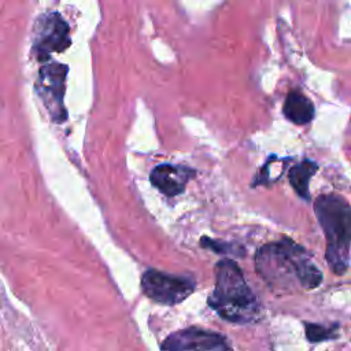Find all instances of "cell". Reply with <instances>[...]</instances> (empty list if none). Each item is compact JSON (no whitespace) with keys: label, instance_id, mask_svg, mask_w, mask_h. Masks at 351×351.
Here are the masks:
<instances>
[{"label":"cell","instance_id":"obj_12","mask_svg":"<svg viewBox=\"0 0 351 351\" xmlns=\"http://www.w3.org/2000/svg\"><path fill=\"white\" fill-rule=\"evenodd\" d=\"M306 336L311 343L317 341H325L330 339H336L339 336L337 333V325L325 326L318 324H306Z\"/></svg>","mask_w":351,"mask_h":351},{"label":"cell","instance_id":"obj_2","mask_svg":"<svg viewBox=\"0 0 351 351\" xmlns=\"http://www.w3.org/2000/svg\"><path fill=\"white\" fill-rule=\"evenodd\" d=\"M207 303L219 317L233 324H252L262 315L259 300L237 263L229 258L215 265V287Z\"/></svg>","mask_w":351,"mask_h":351},{"label":"cell","instance_id":"obj_1","mask_svg":"<svg viewBox=\"0 0 351 351\" xmlns=\"http://www.w3.org/2000/svg\"><path fill=\"white\" fill-rule=\"evenodd\" d=\"M255 269L274 289H313L322 282V273L310 254L289 237L262 245L255 255Z\"/></svg>","mask_w":351,"mask_h":351},{"label":"cell","instance_id":"obj_7","mask_svg":"<svg viewBox=\"0 0 351 351\" xmlns=\"http://www.w3.org/2000/svg\"><path fill=\"white\" fill-rule=\"evenodd\" d=\"M34 51L38 60H48L52 52H60L70 45L69 25L59 14H51L38 21Z\"/></svg>","mask_w":351,"mask_h":351},{"label":"cell","instance_id":"obj_10","mask_svg":"<svg viewBox=\"0 0 351 351\" xmlns=\"http://www.w3.org/2000/svg\"><path fill=\"white\" fill-rule=\"evenodd\" d=\"M318 165L311 159H303L293 165L288 171V180L293 191L298 193L299 197L303 200H310V191L308 184L311 177L317 173Z\"/></svg>","mask_w":351,"mask_h":351},{"label":"cell","instance_id":"obj_3","mask_svg":"<svg viewBox=\"0 0 351 351\" xmlns=\"http://www.w3.org/2000/svg\"><path fill=\"white\" fill-rule=\"evenodd\" d=\"M314 213L325 234L326 262L333 273L341 276L350 263L351 206L340 195L325 193L315 199Z\"/></svg>","mask_w":351,"mask_h":351},{"label":"cell","instance_id":"obj_9","mask_svg":"<svg viewBox=\"0 0 351 351\" xmlns=\"http://www.w3.org/2000/svg\"><path fill=\"white\" fill-rule=\"evenodd\" d=\"M282 114L289 122L303 126L311 122L315 114V108L311 100L303 93L298 90H291L285 97Z\"/></svg>","mask_w":351,"mask_h":351},{"label":"cell","instance_id":"obj_8","mask_svg":"<svg viewBox=\"0 0 351 351\" xmlns=\"http://www.w3.org/2000/svg\"><path fill=\"white\" fill-rule=\"evenodd\" d=\"M195 176L193 169L169 163L154 167L149 174L151 184L167 196H177L184 192L188 181Z\"/></svg>","mask_w":351,"mask_h":351},{"label":"cell","instance_id":"obj_4","mask_svg":"<svg viewBox=\"0 0 351 351\" xmlns=\"http://www.w3.org/2000/svg\"><path fill=\"white\" fill-rule=\"evenodd\" d=\"M141 288L149 299L160 304L174 306L185 300L193 292L195 282L189 277L149 269L143 274Z\"/></svg>","mask_w":351,"mask_h":351},{"label":"cell","instance_id":"obj_5","mask_svg":"<svg viewBox=\"0 0 351 351\" xmlns=\"http://www.w3.org/2000/svg\"><path fill=\"white\" fill-rule=\"evenodd\" d=\"M66 75L67 66L60 63H48L38 71V96L45 104L51 118L58 123L64 122L67 118V111L63 106Z\"/></svg>","mask_w":351,"mask_h":351},{"label":"cell","instance_id":"obj_11","mask_svg":"<svg viewBox=\"0 0 351 351\" xmlns=\"http://www.w3.org/2000/svg\"><path fill=\"white\" fill-rule=\"evenodd\" d=\"M200 245L204 248L213 250L217 254L233 255V256H244L245 255V250L237 243H228V241H222V240H213L210 237H202Z\"/></svg>","mask_w":351,"mask_h":351},{"label":"cell","instance_id":"obj_6","mask_svg":"<svg viewBox=\"0 0 351 351\" xmlns=\"http://www.w3.org/2000/svg\"><path fill=\"white\" fill-rule=\"evenodd\" d=\"M163 351H233L226 339L202 328H186L171 333L160 344Z\"/></svg>","mask_w":351,"mask_h":351}]
</instances>
